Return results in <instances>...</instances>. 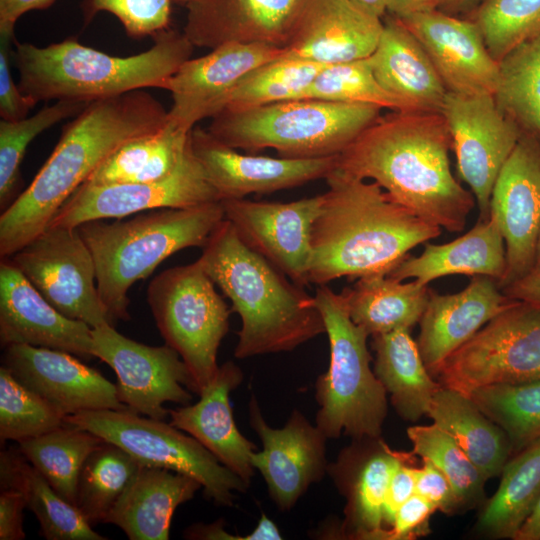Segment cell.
<instances>
[{"mask_svg":"<svg viewBox=\"0 0 540 540\" xmlns=\"http://www.w3.org/2000/svg\"><path fill=\"white\" fill-rule=\"evenodd\" d=\"M451 137L439 112L380 116L337 155L336 169L372 179L396 202L449 232L464 230L475 205L450 166Z\"/></svg>","mask_w":540,"mask_h":540,"instance_id":"cell-1","label":"cell"},{"mask_svg":"<svg viewBox=\"0 0 540 540\" xmlns=\"http://www.w3.org/2000/svg\"><path fill=\"white\" fill-rule=\"evenodd\" d=\"M168 110L143 89L90 102L62 130L30 185L0 216V256L9 258L43 232L92 172L126 141L156 131Z\"/></svg>","mask_w":540,"mask_h":540,"instance_id":"cell-2","label":"cell"},{"mask_svg":"<svg viewBox=\"0 0 540 540\" xmlns=\"http://www.w3.org/2000/svg\"><path fill=\"white\" fill-rule=\"evenodd\" d=\"M311 232L309 283L387 275L441 227L396 202L376 182L334 169Z\"/></svg>","mask_w":540,"mask_h":540,"instance_id":"cell-3","label":"cell"},{"mask_svg":"<svg viewBox=\"0 0 540 540\" xmlns=\"http://www.w3.org/2000/svg\"><path fill=\"white\" fill-rule=\"evenodd\" d=\"M202 249L203 269L241 318L236 358L292 351L325 333L314 296L246 245L227 219Z\"/></svg>","mask_w":540,"mask_h":540,"instance_id":"cell-4","label":"cell"},{"mask_svg":"<svg viewBox=\"0 0 540 540\" xmlns=\"http://www.w3.org/2000/svg\"><path fill=\"white\" fill-rule=\"evenodd\" d=\"M148 50L111 56L66 39L45 47L16 43L19 88L35 104L49 100L90 103L144 88H160L188 59L193 45L184 33L165 29Z\"/></svg>","mask_w":540,"mask_h":540,"instance_id":"cell-5","label":"cell"},{"mask_svg":"<svg viewBox=\"0 0 540 540\" xmlns=\"http://www.w3.org/2000/svg\"><path fill=\"white\" fill-rule=\"evenodd\" d=\"M129 220H91L77 228L91 251L97 287L112 318L128 320V291L174 253L203 247L225 219L221 201L138 213Z\"/></svg>","mask_w":540,"mask_h":540,"instance_id":"cell-6","label":"cell"},{"mask_svg":"<svg viewBox=\"0 0 540 540\" xmlns=\"http://www.w3.org/2000/svg\"><path fill=\"white\" fill-rule=\"evenodd\" d=\"M380 116L381 108L375 105L300 98L224 109L212 117L207 130L236 150L270 148L281 157L317 158L340 154Z\"/></svg>","mask_w":540,"mask_h":540,"instance_id":"cell-7","label":"cell"},{"mask_svg":"<svg viewBox=\"0 0 540 540\" xmlns=\"http://www.w3.org/2000/svg\"><path fill=\"white\" fill-rule=\"evenodd\" d=\"M329 339L328 370L316 381V426L327 438H380L386 390L371 369L369 334L350 318L341 293L319 285L314 295Z\"/></svg>","mask_w":540,"mask_h":540,"instance_id":"cell-8","label":"cell"},{"mask_svg":"<svg viewBox=\"0 0 540 540\" xmlns=\"http://www.w3.org/2000/svg\"><path fill=\"white\" fill-rule=\"evenodd\" d=\"M147 302L165 344L186 364L194 393L214 378L219 346L232 312L197 259L169 268L151 280Z\"/></svg>","mask_w":540,"mask_h":540,"instance_id":"cell-9","label":"cell"},{"mask_svg":"<svg viewBox=\"0 0 540 540\" xmlns=\"http://www.w3.org/2000/svg\"><path fill=\"white\" fill-rule=\"evenodd\" d=\"M118 445L141 465L169 469L193 477L204 496L219 506H232L235 493L249 487L199 441L164 420L130 410H89L65 417Z\"/></svg>","mask_w":540,"mask_h":540,"instance_id":"cell-10","label":"cell"},{"mask_svg":"<svg viewBox=\"0 0 540 540\" xmlns=\"http://www.w3.org/2000/svg\"><path fill=\"white\" fill-rule=\"evenodd\" d=\"M431 375L465 395L490 384L540 381V308L516 301Z\"/></svg>","mask_w":540,"mask_h":540,"instance_id":"cell-11","label":"cell"},{"mask_svg":"<svg viewBox=\"0 0 540 540\" xmlns=\"http://www.w3.org/2000/svg\"><path fill=\"white\" fill-rule=\"evenodd\" d=\"M9 259L64 316L91 328L115 325L98 291L93 256L78 228L49 226Z\"/></svg>","mask_w":540,"mask_h":540,"instance_id":"cell-12","label":"cell"},{"mask_svg":"<svg viewBox=\"0 0 540 540\" xmlns=\"http://www.w3.org/2000/svg\"><path fill=\"white\" fill-rule=\"evenodd\" d=\"M91 353L115 372L117 396L127 410L165 420L169 416L165 403L187 405L192 400L194 384L188 368L167 344L149 346L105 324L92 328Z\"/></svg>","mask_w":540,"mask_h":540,"instance_id":"cell-13","label":"cell"},{"mask_svg":"<svg viewBox=\"0 0 540 540\" xmlns=\"http://www.w3.org/2000/svg\"><path fill=\"white\" fill-rule=\"evenodd\" d=\"M440 113L451 137L459 176L477 201L478 220H485L490 215L495 181L522 134L520 127L492 94L447 92Z\"/></svg>","mask_w":540,"mask_h":540,"instance_id":"cell-14","label":"cell"},{"mask_svg":"<svg viewBox=\"0 0 540 540\" xmlns=\"http://www.w3.org/2000/svg\"><path fill=\"white\" fill-rule=\"evenodd\" d=\"M219 201L221 197L208 180L189 140L182 161L167 178L150 183L82 184L61 206L49 226L77 228L91 220L118 219L150 210Z\"/></svg>","mask_w":540,"mask_h":540,"instance_id":"cell-15","label":"cell"},{"mask_svg":"<svg viewBox=\"0 0 540 540\" xmlns=\"http://www.w3.org/2000/svg\"><path fill=\"white\" fill-rule=\"evenodd\" d=\"M249 420L263 445L262 451L253 452L252 465L264 478L276 506L288 511L327 473L328 438L297 409L284 427H270L254 395L249 402Z\"/></svg>","mask_w":540,"mask_h":540,"instance_id":"cell-16","label":"cell"},{"mask_svg":"<svg viewBox=\"0 0 540 540\" xmlns=\"http://www.w3.org/2000/svg\"><path fill=\"white\" fill-rule=\"evenodd\" d=\"M227 219L240 239L297 285L309 283L311 232L322 195L288 203L224 199Z\"/></svg>","mask_w":540,"mask_h":540,"instance_id":"cell-17","label":"cell"},{"mask_svg":"<svg viewBox=\"0 0 540 540\" xmlns=\"http://www.w3.org/2000/svg\"><path fill=\"white\" fill-rule=\"evenodd\" d=\"M284 54L283 47L270 44L228 43L186 60L161 87L172 97L168 121L191 131L225 108L231 92L249 72Z\"/></svg>","mask_w":540,"mask_h":540,"instance_id":"cell-18","label":"cell"},{"mask_svg":"<svg viewBox=\"0 0 540 540\" xmlns=\"http://www.w3.org/2000/svg\"><path fill=\"white\" fill-rule=\"evenodd\" d=\"M490 214L506 247L507 270L500 288L529 273L540 230V141L522 133L495 181Z\"/></svg>","mask_w":540,"mask_h":540,"instance_id":"cell-19","label":"cell"},{"mask_svg":"<svg viewBox=\"0 0 540 540\" xmlns=\"http://www.w3.org/2000/svg\"><path fill=\"white\" fill-rule=\"evenodd\" d=\"M190 144L221 200L272 193L326 178L337 161V155L274 158L241 154L199 126L191 130Z\"/></svg>","mask_w":540,"mask_h":540,"instance_id":"cell-20","label":"cell"},{"mask_svg":"<svg viewBox=\"0 0 540 540\" xmlns=\"http://www.w3.org/2000/svg\"><path fill=\"white\" fill-rule=\"evenodd\" d=\"M2 366L65 416L89 410H127L116 385L71 353L12 344L4 347Z\"/></svg>","mask_w":540,"mask_h":540,"instance_id":"cell-21","label":"cell"},{"mask_svg":"<svg viewBox=\"0 0 540 540\" xmlns=\"http://www.w3.org/2000/svg\"><path fill=\"white\" fill-rule=\"evenodd\" d=\"M397 19L420 42L448 92L495 95L500 63L489 53L474 21L438 9L420 10Z\"/></svg>","mask_w":540,"mask_h":540,"instance_id":"cell-22","label":"cell"},{"mask_svg":"<svg viewBox=\"0 0 540 540\" xmlns=\"http://www.w3.org/2000/svg\"><path fill=\"white\" fill-rule=\"evenodd\" d=\"M384 23L349 0H301L289 27L285 55L331 65L368 58Z\"/></svg>","mask_w":540,"mask_h":540,"instance_id":"cell-23","label":"cell"},{"mask_svg":"<svg viewBox=\"0 0 540 540\" xmlns=\"http://www.w3.org/2000/svg\"><path fill=\"white\" fill-rule=\"evenodd\" d=\"M0 342L93 357L92 328L55 309L9 258L0 264Z\"/></svg>","mask_w":540,"mask_h":540,"instance_id":"cell-24","label":"cell"},{"mask_svg":"<svg viewBox=\"0 0 540 540\" xmlns=\"http://www.w3.org/2000/svg\"><path fill=\"white\" fill-rule=\"evenodd\" d=\"M515 302L494 279L484 275L472 276L467 287L458 293L442 295L431 290L419 321L417 340L429 372L432 374L485 324Z\"/></svg>","mask_w":540,"mask_h":540,"instance_id":"cell-25","label":"cell"},{"mask_svg":"<svg viewBox=\"0 0 540 540\" xmlns=\"http://www.w3.org/2000/svg\"><path fill=\"white\" fill-rule=\"evenodd\" d=\"M301 0H193L184 34L193 46L228 43L283 47Z\"/></svg>","mask_w":540,"mask_h":540,"instance_id":"cell-26","label":"cell"},{"mask_svg":"<svg viewBox=\"0 0 540 540\" xmlns=\"http://www.w3.org/2000/svg\"><path fill=\"white\" fill-rule=\"evenodd\" d=\"M242 380L241 369L227 361L202 389L199 401L169 410V416L173 426L194 437L249 486L255 471L251 457L257 446L237 428L230 405V393Z\"/></svg>","mask_w":540,"mask_h":540,"instance_id":"cell-27","label":"cell"},{"mask_svg":"<svg viewBox=\"0 0 540 540\" xmlns=\"http://www.w3.org/2000/svg\"><path fill=\"white\" fill-rule=\"evenodd\" d=\"M407 454L394 451L380 438L361 457L347 449L337 462L328 464L327 472L347 499L344 536L376 540L383 529V508L389 481Z\"/></svg>","mask_w":540,"mask_h":540,"instance_id":"cell-28","label":"cell"},{"mask_svg":"<svg viewBox=\"0 0 540 540\" xmlns=\"http://www.w3.org/2000/svg\"><path fill=\"white\" fill-rule=\"evenodd\" d=\"M368 59L383 89L416 111L440 113L448 91L420 42L399 19L384 23Z\"/></svg>","mask_w":540,"mask_h":540,"instance_id":"cell-29","label":"cell"},{"mask_svg":"<svg viewBox=\"0 0 540 540\" xmlns=\"http://www.w3.org/2000/svg\"><path fill=\"white\" fill-rule=\"evenodd\" d=\"M506 270L504 238L495 216L490 214L451 242L426 244L419 256L408 255L387 275L399 281L414 278L421 285L451 274L484 275L500 287Z\"/></svg>","mask_w":540,"mask_h":540,"instance_id":"cell-30","label":"cell"},{"mask_svg":"<svg viewBox=\"0 0 540 540\" xmlns=\"http://www.w3.org/2000/svg\"><path fill=\"white\" fill-rule=\"evenodd\" d=\"M201 488L188 475L141 465L105 523L119 527L130 540H167L176 508Z\"/></svg>","mask_w":540,"mask_h":540,"instance_id":"cell-31","label":"cell"},{"mask_svg":"<svg viewBox=\"0 0 540 540\" xmlns=\"http://www.w3.org/2000/svg\"><path fill=\"white\" fill-rule=\"evenodd\" d=\"M427 416L458 443L486 481L501 474L512 454L508 437L467 395L441 385Z\"/></svg>","mask_w":540,"mask_h":540,"instance_id":"cell-32","label":"cell"},{"mask_svg":"<svg viewBox=\"0 0 540 540\" xmlns=\"http://www.w3.org/2000/svg\"><path fill=\"white\" fill-rule=\"evenodd\" d=\"M374 373L396 412L414 422L427 415L429 404L441 386L426 368L410 329L401 328L373 336Z\"/></svg>","mask_w":540,"mask_h":540,"instance_id":"cell-33","label":"cell"},{"mask_svg":"<svg viewBox=\"0 0 540 540\" xmlns=\"http://www.w3.org/2000/svg\"><path fill=\"white\" fill-rule=\"evenodd\" d=\"M431 289L416 280L408 283L388 275L360 277L341 295L351 320L369 336L410 329L420 321Z\"/></svg>","mask_w":540,"mask_h":540,"instance_id":"cell-34","label":"cell"},{"mask_svg":"<svg viewBox=\"0 0 540 540\" xmlns=\"http://www.w3.org/2000/svg\"><path fill=\"white\" fill-rule=\"evenodd\" d=\"M190 132L167 119L160 129L120 145L83 184L100 186L161 181L170 176L182 161Z\"/></svg>","mask_w":540,"mask_h":540,"instance_id":"cell-35","label":"cell"},{"mask_svg":"<svg viewBox=\"0 0 540 540\" xmlns=\"http://www.w3.org/2000/svg\"><path fill=\"white\" fill-rule=\"evenodd\" d=\"M0 488L24 494L26 508L37 518L41 535L48 540H104L80 513L64 500L18 448L0 453Z\"/></svg>","mask_w":540,"mask_h":540,"instance_id":"cell-36","label":"cell"},{"mask_svg":"<svg viewBox=\"0 0 540 540\" xmlns=\"http://www.w3.org/2000/svg\"><path fill=\"white\" fill-rule=\"evenodd\" d=\"M513 455L478 517L476 529L488 537L514 539L540 500V439Z\"/></svg>","mask_w":540,"mask_h":540,"instance_id":"cell-37","label":"cell"},{"mask_svg":"<svg viewBox=\"0 0 540 540\" xmlns=\"http://www.w3.org/2000/svg\"><path fill=\"white\" fill-rule=\"evenodd\" d=\"M103 441L98 435L66 422L45 434L18 442V449L64 500L75 505L81 468Z\"/></svg>","mask_w":540,"mask_h":540,"instance_id":"cell-38","label":"cell"},{"mask_svg":"<svg viewBox=\"0 0 540 540\" xmlns=\"http://www.w3.org/2000/svg\"><path fill=\"white\" fill-rule=\"evenodd\" d=\"M140 466L127 451L105 440L89 454L78 477L75 506L91 526L105 523Z\"/></svg>","mask_w":540,"mask_h":540,"instance_id":"cell-39","label":"cell"},{"mask_svg":"<svg viewBox=\"0 0 540 540\" xmlns=\"http://www.w3.org/2000/svg\"><path fill=\"white\" fill-rule=\"evenodd\" d=\"M467 396L504 431L512 454L540 439V381L485 385Z\"/></svg>","mask_w":540,"mask_h":540,"instance_id":"cell-40","label":"cell"},{"mask_svg":"<svg viewBox=\"0 0 540 540\" xmlns=\"http://www.w3.org/2000/svg\"><path fill=\"white\" fill-rule=\"evenodd\" d=\"M326 66L284 54L243 77L231 92L224 109L243 110L303 98Z\"/></svg>","mask_w":540,"mask_h":540,"instance_id":"cell-41","label":"cell"},{"mask_svg":"<svg viewBox=\"0 0 540 540\" xmlns=\"http://www.w3.org/2000/svg\"><path fill=\"white\" fill-rule=\"evenodd\" d=\"M495 99L519 127L540 141V36L522 44L500 62Z\"/></svg>","mask_w":540,"mask_h":540,"instance_id":"cell-42","label":"cell"},{"mask_svg":"<svg viewBox=\"0 0 540 540\" xmlns=\"http://www.w3.org/2000/svg\"><path fill=\"white\" fill-rule=\"evenodd\" d=\"M413 453L428 459L449 479L460 510L473 508L485 501L486 480L458 443L435 423L407 429Z\"/></svg>","mask_w":540,"mask_h":540,"instance_id":"cell-43","label":"cell"},{"mask_svg":"<svg viewBox=\"0 0 540 540\" xmlns=\"http://www.w3.org/2000/svg\"><path fill=\"white\" fill-rule=\"evenodd\" d=\"M89 103L59 100L24 119L0 121V206L12 203L20 181V167L27 146L40 133L56 123L78 115Z\"/></svg>","mask_w":540,"mask_h":540,"instance_id":"cell-44","label":"cell"},{"mask_svg":"<svg viewBox=\"0 0 540 540\" xmlns=\"http://www.w3.org/2000/svg\"><path fill=\"white\" fill-rule=\"evenodd\" d=\"M492 57L500 63L540 36V0H485L474 19Z\"/></svg>","mask_w":540,"mask_h":540,"instance_id":"cell-45","label":"cell"},{"mask_svg":"<svg viewBox=\"0 0 540 540\" xmlns=\"http://www.w3.org/2000/svg\"><path fill=\"white\" fill-rule=\"evenodd\" d=\"M303 98L370 104L395 112H418L380 86L368 58L327 65Z\"/></svg>","mask_w":540,"mask_h":540,"instance_id":"cell-46","label":"cell"},{"mask_svg":"<svg viewBox=\"0 0 540 540\" xmlns=\"http://www.w3.org/2000/svg\"><path fill=\"white\" fill-rule=\"evenodd\" d=\"M65 415L0 367V439L17 443L66 423Z\"/></svg>","mask_w":540,"mask_h":540,"instance_id":"cell-47","label":"cell"},{"mask_svg":"<svg viewBox=\"0 0 540 540\" xmlns=\"http://www.w3.org/2000/svg\"><path fill=\"white\" fill-rule=\"evenodd\" d=\"M109 12L123 25L132 38L154 36L167 29L171 0H87L88 18L97 12Z\"/></svg>","mask_w":540,"mask_h":540,"instance_id":"cell-48","label":"cell"},{"mask_svg":"<svg viewBox=\"0 0 540 540\" xmlns=\"http://www.w3.org/2000/svg\"><path fill=\"white\" fill-rule=\"evenodd\" d=\"M435 506L414 494L397 510L390 529L383 528L376 540H412L431 532L429 519Z\"/></svg>","mask_w":540,"mask_h":540,"instance_id":"cell-49","label":"cell"},{"mask_svg":"<svg viewBox=\"0 0 540 540\" xmlns=\"http://www.w3.org/2000/svg\"><path fill=\"white\" fill-rule=\"evenodd\" d=\"M13 41L14 35L0 34V116L8 121L26 118L36 105L13 80L10 70V47Z\"/></svg>","mask_w":540,"mask_h":540,"instance_id":"cell-50","label":"cell"},{"mask_svg":"<svg viewBox=\"0 0 540 540\" xmlns=\"http://www.w3.org/2000/svg\"><path fill=\"white\" fill-rule=\"evenodd\" d=\"M416 468V494L445 514L460 510L454 489L446 475L428 459Z\"/></svg>","mask_w":540,"mask_h":540,"instance_id":"cell-51","label":"cell"},{"mask_svg":"<svg viewBox=\"0 0 540 540\" xmlns=\"http://www.w3.org/2000/svg\"><path fill=\"white\" fill-rule=\"evenodd\" d=\"M410 456L393 472L386 492L383 522L391 525L397 510L416 493V467L409 461Z\"/></svg>","mask_w":540,"mask_h":540,"instance_id":"cell-52","label":"cell"},{"mask_svg":"<svg viewBox=\"0 0 540 540\" xmlns=\"http://www.w3.org/2000/svg\"><path fill=\"white\" fill-rule=\"evenodd\" d=\"M26 508L24 494L17 489H1L0 493V539L23 540V509Z\"/></svg>","mask_w":540,"mask_h":540,"instance_id":"cell-53","label":"cell"},{"mask_svg":"<svg viewBox=\"0 0 540 540\" xmlns=\"http://www.w3.org/2000/svg\"><path fill=\"white\" fill-rule=\"evenodd\" d=\"M55 0H0V34L14 35L17 20L35 9H45Z\"/></svg>","mask_w":540,"mask_h":540,"instance_id":"cell-54","label":"cell"},{"mask_svg":"<svg viewBox=\"0 0 540 540\" xmlns=\"http://www.w3.org/2000/svg\"><path fill=\"white\" fill-rule=\"evenodd\" d=\"M501 290L510 299L540 308V270H531Z\"/></svg>","mask_w":540,"mask_h":540,"instance_id":"cell-55","label":"cell"},{"mask_svg":"<svg viewBox=\"0 0 540 540\" xmlns=\"http://www.w3.org/2000/svg\"><path fill=\"white\" fill-rule=\"evenodd\" d=\"M184 538L193 540H249L247 535H234L226 531L224 521L194 523L184 531Z\"/></svg>","mask_w":540,"mask_h":540,"instance_id":"cell-56","label":"cell"},{"mask_svg":"<svg viewBox=\"0 0 540 540\" xmlns=\"http://www.w3.org/2000/svg\"><path fill=\"white\" fill-rule=\"evenodd\" d=\"M428 0H385L387 11L396 18H403L414 12L427 9Z\"/></svg>","mask_w":540,"mask_h":540,"instance_id":"cell-57","label":"cell"},{"mask_svg":"<svg viewBox=\"0 0 540 540\" xmlns=\"http://www.w3.org/2000/svg\"><path fill=\"white\" fill-rule=\"evenodd\" d=\"M250 540H281V534L277 525L262 514L254 530L249 533Z\"/></svg>","mask_w":540,"mask_h":540,"instance_id":"cell-58","label":"cell"},{"mask_svg":"<svg viewBox=\"0 0 540 540\" xmlns=\"http://www.w3.org/2000/svg\"><path fill=\"white\" fill-rule=\"evenodd\" d=\"M514 540H540V500L515 535Z\"/></svg>","mask_w":540,"mask_h":540,"instance_id":"cell-59","label":"cell"},{"mask_svg":"<svg viewBox=\"0 0 540 540\" xmlns=\"http://www.w3.org/2000/svg\"><path fill=\"white\" fill-rule=\"evenodd\" d=\"M351 3L361 8L365 12L382 18L387 11L385 0H349Z\"/></svg>","mask_w":540,"mask_h":540,"instance_id":"cell-60","label":"cell"},{"mask_svg":"<svg viewBox=\"0 0 540 540\" xmlns=\"http://www.w3.org/2000/svg\"><path fill=\"white\" fill-rule=\"evenodd\" d=\"M471 0H428L427 9H455Z\"/></svg>","mask_w":540,"mask_h":540,"instance_id":"cell-61","label":"cell"},{"mask_svg":"<svg viewBox=\"0 0 540 540\" xmlns=\"http://www.w3.org/2000/svg\"><path fill=\"white\" fill-rule=\"evenodd\" d=\"M532 270H540V230L538 234L537 244H536V252H535V260Z\"/></svg>","mask_w":540,"mask_h":540,"instance_id":"cell-62","label":"cell"},{"mask_svg":"<svg viewBox=\"0 0 540 540\" xmlns=\"http://www.w3.org/2000/svg\"><path fill=\"white\" fill-rule=\"evenodd\" d=\"M174 1L179 2V3H183V4H186V5H187V4H189V3H190L191 1H193V0H174Z\"/></svg>","mask_w":540,"mask_h":540,"instance_id":"cell-63","label":"cell"}]
</instances>
